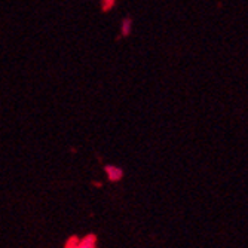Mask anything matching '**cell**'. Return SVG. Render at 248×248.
I'll return each instance as SVG.
<instances>
[{"mask_svg":"<svg viewBox=\"0 0 248 248\" xmlns=\"http://www.w3.org/2000/svg\"><path fill=\"white\" fill-rule=\"evenodd\" d=\"M106 172H107V177H108L110 182H119V180L124 177V172H122L121 168L111 167V165L106 167Z\"/></svg>","mask_w":248,"mask_h":248,"instance_id":"1","label":"cell"},{"mask_svg":"<svg viewBox=\"0 0 248 248\" xmlns=\"http://www.w3.org/2000/svg\"><path fill=\"white\" fill-rule=\"evenodd\" d=\"M94 247H97V236L94 233H89L82 241H79V248H94Z\"/></svg>","mask_w":248,"mask_h":248,"instance_id":"2","label":"cell"},{"mask_svg":"<svg viewBox=\"0 0 248 248\" xmlns=\"http://www.w3.org/2000/svg\"><path fill=\"white\" fill-rule=\"evenodd\" d=\"M131 27H132V19L131 18H125L122 22V36L126 37L131 33Z\"/></svg>","mask_w":248,"mask_h":248,"instance_id":"3","label":"cell"},{"mask_svg":"<svg viewBox=\"0 0 248 248\" xmlns=\"http://www.w3.org/2000/svg\"><path fill=\"white\" fill-rule=\"evenodd\" d=\"M65 248H79V238L78 236H72L67 239V242L64 244Z\"/></svg>","mask_w":248,"mask_h":248,"instance_id":"4","label":"cell"},{"mask_svg":"<svg viewBox=\"0 0 248 248\" xmlns=\"http://www.w3.org/2000/svg\"><path fill=\"white\" fill-rule=\"evenodd\" d=\"M115 2H116V0H101V5H103V12H107V11H110L111 8L115 6Z\"/></svg>","mask_w":248,"mask_h":248,"instance_id":"5","label":"cell"}]
</instances>
